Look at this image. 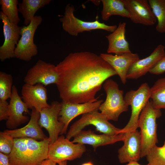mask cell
<instances>
[{
	"mask_svg": "<svg viewBox=\"0 0 165 165\" xmlns=\"http://www.w3.org/2000/svg\"><path fill=\"white\" fill-rule=\"evenodd\" d=\"M59 79L56 84L62 102H93L103 83L117 75L100 55L89 51L72 53L56 65Z\"/></svg>",
	"mask_w": 165,
	"mask_h": 165,
	"instance_id": "6da1fadb",
	"label": "cell"
},
{
	"mask_svg": "<svg viewBox=\"0 0 165 165\" xmlns=\"http://www.w3.org/2000/svg\"><path fill=\"white\" fill-rule=\"evenodd\" d=\"M50 143L48 138L39 141L29 138H14L9 155L10 165H40L48 159Z\"/></svg>",
	"mask_w": 165,
	"mask_h": 165,
	"instance_id": "7a4b0ae2",
	"label": "cell"
},
{
	"mask_svg": "<svg viewBox=\"0 0 165 165\" xmlns=\"http://www.w3.org/2000/svg\"><path fill=\"white\" fill-rule=\"evenodd\" d=\"M161 115V109L154 107L151 100L148 102L140 114L138 127L140 129L141 158L146 156L158 143L156 120Z\"/></svg>",
	"mask_w": 165,
	"mask_h": 165,
	"instance_id": "3957f363",
	"label": "cell"
},
{
	"mask_svg": "<svg viewBox=\"0 0 165 165\" xmlns=\"http://www.w3.org/2000/svg\"><path fill=\"white\" fill-rule=\"evenodd\" d=\"M103 88L106 98L99 110L108 120L117 121L120 115L128 109L129 105L124 100L123 91L119 89L117 83L111 79L104 82Z\"/></svg>",
	"mask_w": 165,
	"mask_h": 165,
	"instance_id": "277c9868",
	"label": "cell"
},
{
	"mask_svg": "<svg viewBox=\"0 0 165 165\" xmlns=\"http://www.w3.org/2000/svg\"><path fill=\"white\" fill-rule=\"evenodd\" d=\"M75 10L72 5L67 4L64 15L59 19L62 23L63 29L72 36H77L79 33L84 31L97 29L103 30L112 33L117 28L116 25H108L101 23L97 19L93 21L81 20L74 15Z\"/></svg>",
	"mask_w": 165,
	"mask_h": 165,
	"instance_id": "5b68a950",
	"label": "cell"
},
{
	"mask_svg": "<svg viewBox=\"0 0 165 165\" xmlns=\"http://www.w3.org/2000/svg\"><path fill=\"white\" fill-rule=\"evenodd\" d=\"M150 87L146 82L141 84L136 90H131L125 94L124 99L131 108V114L126 125L120 129L119 133H126L137 129L139 117L150 98Z\"/></svg>",
	"mask_w": 165,
	"mask_h": 165,
	"instance_id": "8992f818",
	"label": "cell"
},
{
	"mask_svg": "<svg viewBox=\"0 0 165 165\" xmlns=\"http://www.w3.org/2000/svg\"><path fill=\"white\" fill-rule=\"evenodd\" d=\"M93 125L101 133L110 135L119 133L120 130L108 122L106 117L98 110L94 111L82 115L81 118L70 127L66 138L70 140L89 125Z\"/></svg>",
	"mask_w": 165,
	"mask_h": 165,
	"instance_id": "52a82bcc",
	"label": "cell"
},
{
	"mask_svg": "<svg viewBox=\"0 0 165 165\" xmlns=\"http://www.w3.org/2000/svg\"><path fill=\"white\" fill-rule=\"evenodd\" d=\"M42 20L41 16H35L28 25L22 26L21 37L15 50L16 58L28 61L37 54L38 47L34 43V37L38 27L41 24Z\"/></svg>",
	"mask_w": 165,
	"mask_h": 165,
	"instance_id": "ba28073f",
	"label": "cell"
},
{
	"mask_svg": "<svg viewBox=\"0 0 165 165\" xmlns=\"http://www.w3.org/2000/svg\"><path fill=\"white\" fill-rule=\"evenodd\" d=\"M62 135L49 146L48 159L56 163L80 158L86 151L84 145L75 144Z\"/></svg>",
	"mask_w": 165,
	"mask_h": 165,
	"instance_id": "9c48e42d",
	"label": "cell"
},
{
	"mask_svg": "<svg viewBox=\"0 0 165 165\" xmlns=\"http://www.w3.org/2000/svg\"><path fill=\"white\" fill-rule=\"evenodd\" d=\"M58 79L56 66L39 60L28 70L24 81L25 83L31 85L40 83L46 86L51 84H56Z\"/></svg>",
	"mask_w": 165,
	"mask_h": 165,
	"instance_id": "30bf717a",
	"label": "cell"
},
{
	"mask_svg": "<svg viewBox=\"0 0 165 165\" xmlns=\"http://www.w3.org/2000/svg\"><path fill=\"white\" fill-rule=\"evenodd\" d=\"M50 105V107L40 111L38 121L40 127L45 128L48 133L50 144L54 142L57 139L64 127L63 124L58 120L61 107V103L53 101Z\"/></svg>",
	"mask_w": 165,
	"mask_h": 165,
	"instance_id": "8fae6325",
	"label": "cell"
},
{
	"mask_svg": "<svg viewBox=\"0 0 165 165\" xmlns=\"http://www.w3.org/2000/svg\"><path fill=\"white\" fill-rule=\"evenodd\" d=\"M0 19L3 24L4 41L0 47V59L5 60L15 57V50L21 35L22 27L11 23L2 11L0 12Z\"/></svg>",
	"mask_w": 165,
	"mask_h": 165,
	"instance_id": "7c38bea8",
	"label": "cell"
},
{
	"mask_svg": "<svg viewBox=\"0 0 165 165\" xmlns=\"http://www.w3.org/2000/svg\"><path fill=\"white\" fill-rule=\"evenodd\" d=\"M103 100L101 99L93 102L75 103L62 102L58 116L59 120L64 127L60 134H66L69 123L74 118L80 115L98 110Z\"/></svg>",
	"mask_w": 165,
	"mask_h": 165,
	"instance_id": "4fadbf2b",
	"label": "cell"
},
{
	"mask_svg": "<svg viewBox=\"0 0 165 165\" xmlns=\"http://www.w3.org/2000/svg\"><path fill=\"white\" fill-rule=\"evenodd\" d=\"M134 23L152 26L157 19L147 0H123Z\"/></svg>",
	"mask_w": 165,
	"mask_h": 165,
	"instance_id": "5bb4252c",
	"label": "cell"
},
{
	"mask_svg": "<svg viewBox=\"0 0 165 165\" xmlns=\"http://www.w3.org/2000/svg\"><path fill=\"white\" fill-rule=\"evenodd\" d=\"M125 133L124 144L118 151L119 162L121 163L138 162L141 158L140 132L137 129Z\"/></svg>",
	"mask_w": 165,
	"mask_h": 165,
	"instance_id": "9a60e30c",
	"label": "cell"
},
{
	"mask_svg": "<svg viewBox=\"0 0 165 165\" xmlns=\"http://www.w3.org/2000/svg\"><path fill=\"white\" fill-rule=\"evenodd\" d=\"M22 99L28 108H34L40 112L42 109L50 107L47 103V91L44 86L38 83L31 85L25 83L21 90Z\"/></svg>",
	"mask_w": 165,
	"mask_h": 165,
	"instance_id": "2e32d148",
	"label": "cell"
},
{
	"mask_svg": "<svg viewBox=\"0 0 165 165\" xmlns=\"http://www.w3.org/2000/svg\"><path fill=\"white\" fill-rule=\"evenodd\" d=\"M28 109L19 95L16 87L13 85L9 103V116L6 123L7 127L13 129L27 122L29 118L23 113H29Z\"/></svg>",
	"mask_w": 165,
	"mask_h": 165,
	"instance_id": "e0dca14e",
	"label": "cell"
},
{
	"mask_svg": "<svg viewBox=\"0 0 165 165\" xmlns=\"http://www.w3.org/2000/svg\"><path fill=\"white\" fill-rule=\"evenodd\" d=\"M165 47L162 44L158 45L148 57L139 59L129 68L127 79H136L145 75L165 56Z\"/></svg>",
	"mask_w": 165,
	"mask_h": 165,
	"instance_id": "ac0fdd59",
	"label": "cell"
},
{
	"mask_svg": "<svg viewBox=\"0 0 165 165\" xmlns=\"http://www.w3.org/2000/svg\"><path fill=\"white\" fill-rule=\"evenodd\" d=\"M100 56L113 68L124 84L127 82V74L129 68L140 59L137 53L132 52L115 55L101 53Z\"/></svg>",
	"mask_w": 165,
	"mask_h": 165,
	"instance_id": "d6986e66",
	"label": "cell"
},
{
	"mask_svg": "<svg viewBox=\"0 0 165 165\" xmlns=\"http://www.w3.org/2000/svg\"><path fill=\"white\" fill-rule=\"evenodd\" d=\"M30 119L28 124L23 127L16 129L6 130L5 134L14 138H29L37 141L47 139L39 124L40 112L35 108H32Z\"/></svg>",
	"mask_w": 165,
	"mask_h": 165,
	"instance_id": "ffe728a7",
	"label": "cell"
},
{
	"mask_svg": "<svg viewBox=\"0 0 165 165\" xmlns=\"http://www.w3.org/2000/svg\"><path fill=\"white\" fill-rule=\"evenodd\" d=\"M125 137V133H121L115 135L103 134L99 135L95 134L90 130H82L74 137L72 142L84 145H91L95 150L99 146L112 144L119 141H123Z\"/></svg>",
	"mask_w": 165,
	"mask_h": 165,
	"instance_id": "44dd1931",
	"label": "cell"
},
{
	"mask_svg": "<svg viewBox=\"0 0 165 165\" xmlns=\"http://www.w3.org/2000/svg\"><path fill=\"white\" fill-rule=\"evenodd\" d=\"M126 25L125 22H119L113 32L105 36L108 43L107 50L108 53L119 55L131 52L126 39Z\"/></svg>",
	"mask_w": 165,
	"mask_h": 165,
	"instance_id": "7402d4cb",
	"label": "cell"
},
{
	"mask_svg": "<svg viewBox=\"0 0 165 165\" xmlns=\"http://www.w3.org/2000/svg\"><path fill=\"white\" fill-rule=\"evenodd\" d=\"M103 8L101 17L103 20H108L113 15L129 18L130 13L123 0H102Z\"/></svg>",
	"mask_w": 165,
	"mask_h": 165,
	"instance_id": "603a6c76",
	"label": "cell"
},
{
	"mask_svg": "<svg viewBox=\"0 0 165 165\" xmlns=\"http://www.w3.org/2000/svg\"><path fill=\"white\" fill-rule=\"evenodd\" d=\"M51 0H23L18 4V12L24 19V24L28 25L36 12L40 9L49 4Z\"/></svg>",
	"mask_w": 165,
	"mask_h": 165,
	"instance_id": "cb8c5ba5",
	"label": "cell"
},
{
	"mask_svg": "<svg viewBox=\"0 0 165 165\" xmlns=\"http://www.w3.org/2000/svg\"><path fill=\"white\" fill-rule=\"evenodd\" d=\"M150 98L156 108L165 109V78L157 80L150 88Z\"/></svg>",
	"mask_w": 165,
	"mask_h": 165,
	"instance_id": "d4e9b609",
	"label": "cell"
},
{
	"mask_svg": "<svg viewBox=\"0 0 165 165\" xmlns=\"http://www.w3.org/2000/svg\"><path fill=\"white\" fill-rule=\"evenodd\" d=\"M148 2L157 20L156 31L160 33H165V0H148Z\"/></svg>",
	"mask_w": 165,
	"mask_h": 165,
	"instance_id": "484cf974",
	"label": "cell"
},
{
	"mask_svg": "<svg viewBox=\"0 0 165 165\" xmlns=\"http://www.w3.org/2000/svg\"><path fill=\"white\" fill-rule=\"evenodd\" d=\"M1 9L10 22L17 24L20 20L18 16L17 0H0Z\"/></svg>",
	"mask_w": 165,
	"mask_h": 165,
	"instance_id": "4316f807",
	"label": "cell"
},
{
	"mask_svg": "<svg viewBox=\"0 0 165 165\" xmlns=\"http://www.w3.org/2000/svg\"><path fill=\"white\" fill-rule=\"evenodd\" d=\"M146 157L149 165H165V141L161 147H153Z\"/></svg>",
	"mask_w": 165,
	"mask_h": 165,
	"instance_id": "83f0119b",
	"label": "cell"
},
{
	"mask_svg": "<svg viewBox=\"0 0 165 165\" xmlns=\"http://www.w3.org/2000/svg\"><path fill=\"white\" fill-rule=\"evenodd\" d=\"M13 78L11 74L0 72V100L10 98L12 93Z\"/></svg>",
	"mask_w": 165,
	"mask_h": 165,
	"instance_id": "f1b7e54d",
	"label": "cell"
},
{
	"mask_svg": "<svg viewBox=\"0 0 165 165\" xmlns=\"http://www.w3.org/2000/svg\"><path fill=\"white\" fill-rule=\"evenodd\" d=\"M14 138L3 132H0V151L9 155L13 149Z\"/></svg>",
	"mask_w": 165,
	"mask_h": 165,
	"instance_id": "f546056e",
	"label": "cell"
},
{
	"mask_svg": "<svg viewBox=\"0 0 165 165\" xmlns=\"http://www.w3.org/2000/svg\"><path fill=\"white\" fill-rule=\"evenodd\" d=\"M165 72V56L149 71L150 73L158 75Z\"/></svg>",
	"mask_w": 165,
	"mask_h": 165,
	"instance_id": "4dcf8cb0",
	"label": "cell"
},
{
	"mask_svg": "<svg viewBox=\"0 0 165 165\" xmlns=\"http://www.w3.org/2000/svg\"><path fill=\"white\" fill-rule=\"evenodd\" d=\"M9 104L6 100H0V120H7L9 116Z\"/></svg>",
	"mask_w": 165,
	"mask_h": 165,
	"instance_id": "1f68e13d",
	"label": "cell"
},
{
	"mask_svg": "<svg viewBox=\"0 0 165 165\" xmlns=\"http://www.w3.org/2000/svg\"><path fill=\"white\" fill-rule=\"evenodd\" d=\"M0 165H10L9 155L0 152Z\"/></svg>",
	"mask_w": 165,
	"mask_h": 165,
	"instance_id": "d6a6232c",
	"label": "cell"
},
{
	"mask_svg": "<svg viewBox=\"0 0 165 165\" xmlns=\"http://www.w3.org/2000/svg\"><path fill=\"white\" fill-rule=\"evenodd\" d=\"M40 165H56V163L49 159H47L43 160Z\"/></svg>",
	"mask_w": 165,
	"mask_h": 165,
	"instance_id": "836d02e7",
	"label": "cell"
},
{
	"mask_svg": "<svg viewBox=\"0 0 165 165\" xmlns=\"http://www.w3.org/2000/svg\"><path fill=\"white\" fill-rule=\"evenodd\" d=\"M126 165H142L139 164L138 162L133 161L129 162ZM145 165H149L148 164Z\"/></svg>",
	"mask_w": 165,
	"mask_h": 165,
	"instance_id": "e575fe53",
	"label": "cell"
},
{
	"mask_svg": "<svg viewBox=\"0 0 165 165\" xmlns=\"http://www.w3.org/2000/svg\"><path fill=\"white\" fill-rule=\"evenodd\" d=\"M59 165H67V161H64L58 163Z\"/></svg>",
	"mask_w": 165,
	"mask_h": 165,
	"instance_id": "d590c367",
	"label": "cell"
},
{
	"mask_svg": "<svg viewBox=\"0 0 165 165\" xmlns=\"http://www.w3.org/2000/svg\"><path fill=\"white\" fill-rule=\"evenodd\" d=\"M82 165H94L93 163L91 162H89L87 163H84Z\"/></svg>",
	"mask_w": 165,
	"mask_h": 165,
	"instance_id": "8d00e7d4",
	"label": "cell"
}]
</instances>
